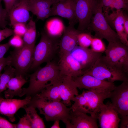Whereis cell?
I'll list each match as a JSON object with an SVG mask.
<instances>
[{
    "instance_id": "836d02e7",
    "label": "cell",
    "mask_w": 128,
    "mask_h": 128,
    "mask_svg": "<svg viewBox=\"0 0 128 128\" xmlns=\"http://www.w3.org/2000/svg\"><path fill=\"white\" fill-rule=\"evenodd\" d=\"M8 16V13L5 9H3L1 2L0 3V30L4 29L8 24L6 21L7 17Z\"/></svg>"
},
{
    "instance_id": "f6af8a7d",
    "label": "cell",
    "mask_w": 128,
    "mask_h": 128,
    "mask_svg": "<svg viewBox=\"0 0 128 128\" xmlns=\"http://www.w3.org/2000/svg\"><path fill=\"white\" fill-rule=\"evenodd\" d=\"M101 2L103 8L104 7L106 9H107L106 11H107V9L109 8H111V0H101Z\"/></svg>"
},
{
    "instance_id": "7402d4cb",
    "label": "cell",
    "mask_w": 128,
    "mask_h": 128,
    "mask_svg": "<svg viewBox=\"0 0 128 128\" xmlns=\"http://www.w3.org/2000/svg\"><path fill=\"white\" fill-rule=\"evenodd\" d=\"M24 77L17 75L12 78L9 81L6 89L4 91L5 98H12L15 96L20 97L22 92V87L27 82Z\"/></svg>"
},
{
    "instance_id": "44dd1931",
    "label": "cell",
    "mask_w": 128,
    "mask_h": 128,
    "mask_svg": "<svg viewBox=\"0 0 128 128\" xmlns=\"http://www.w3.org/2000/svg\"><path fill=\"white\" fill-rule=\"evenodd\" d=\"M97 118L85 113L71 110L69 121L71 128H98Z\"/></svg>"
},
{
    "instance_id": "d590c367",
    "label": "cell",
    "mask_w": 128,
    "mask_h": 128,
    "mask_svg": "<svg viewBox=\"0 0 128 128\" xmlns=\"http://www.w3.org/2000/svg\"><path fill=\"white\" fill-rule=\"evenodd\" d=\"M51 7L48 8L38 10L33 14L36 15L38 19L44 20L50 16Z\"/></svg>"
},
{
    "instance_id": "e575fe53",
    "label": "cell",
    "mask_w": 128,
    "mask_h": 128,
    "mask_svg": "<svg viewBox=\"0 0 128 128\" xmlns=\"http://www.w3.org/2000/svg\"><path fill=\"white\" fill-rule=\"evenodd\" d=\"M111 8L116 10L128 9V0H111Z\"/></svg>"
},
{
    "instance_id": "f546056e",
    "label": "cell",
    "mask_w": 128,
    "mask_h": 128,
    "mask_svg": "<svg viewBox=\"0 0 128 128\" xmlns=\"http://www.w3.org/2000/svg\"><path fill=\"white\" fill-rule=\"evenodd\" d=\"M88 30L82 31L77 37L78 44L82 47L88 48L91 46L93 38L90 32Z\"/></svg>"
},
{
    "instance_id": "9c48e42d",
    "label": "cell",
    "mask_w": 128,
    "mask_h": 128,
    "mask_svg": "<svg viewBox=\"0 0 128 128\" xmlns=\"http://www.w3.org/2000/svg\"><path fill=\"white\" fill-rule=\"evenodd\" d=\"M77 88L101 92L111 91L115 86L114 82L101 80L87 73L72 78Z\"/></svg>"
},
{
    "instance_id": "74e56055",
    "label": "cell",
    "mask_w": 128,
    "mask_h": 128,
    "mask_svg": "<svg viewBox=\"0 0 128 128\" xmlns=\"http://www.w3.org/2000/svg\"><path fill=\"white\" fill-rule=\"evenodd\" d=\"M14 35L13 30L6 27L0 30V43L6 38Z\"/></svg>"
},
{
    "instance_id": "60d3db41",
    "label": "cell",
    "mask_w": 128,
    "mask_h": 128,
    "mask_svg": "<svg viewBox=\"0 0 128 128\" xmlns=\"http://www.w3.org/2000/svg\"><path fill=\"white\" fill-rule=\"evenodd\" d=\"M5 4V9L8 14L12 8L16 4L19 0H2Z\"/></svg>"
},
{
    "instance_id": "277c9868",
    "label": "cell",
    "mask_w": 128,
    "mask_h": 128,
    "mask_svg": "<svg viewBox=\"0 0 128 128\" xmlns=\"http://www.w3.org/2000/svg\"><path fill=\"white\" fill-rule=\"evenodd\" d=\"M103 9L101 2L95 10L87 29L94 32V37L105 39L109 42L120 41L117 33L107 21Z\"/></svg>"
},
{
    "instance_id": "681fc988",
    "label": "cell",
    "mask_w": 128,
    "mask_h": 128,
    "mask_svg": "<svg viewBox=\"0 0 128 128\" xmlns=\"http://www.w3.org/2000/svg\"><path fill=\"white\" fill-rule=\"evenodd\" d=\"M2 0H0V3L1 2V1Z\"/></svg>"
},
{
    "instance_id": "1f68e13d",
    "label": "cell",
    "mask_w": 128,
    "mask_h": 128,
    "mask_svg": "<svg viewBox=\"0 0 128 128\" xmlns=\"http://www.w3.org/2000/svg\"><path fill=\"white\" fill-rule=\"evenodd\" d=\"M10 46L15 48H21L24 46L23 39L22 37L18 35H14L8 42Z\"/></svg>"
},
{
    "instance_id": "c3c4849f",
    "label": "cell",
    "mask_w": 128,
    "mask_h": 128,
    "mask_svg": "<svg viewBox=\"0 0 128 128\" xmlns=\"http://www.w3.org/2000/svg\"><path fill=\"white\" fill-rule=\"evenodd\" d=\"M45 0L55 1V0Z\"/></svg>"
},
{
    "instance_id": "b9f144b4",
    "label": "cell",
    "mask_w": 128,
    "mask_h": 128,
    "mask_svg": "<svg viewBox=\"0 0 128 128\" xmlns=\"http://www.w3.org/2000/svg\"><path fill=\"white\" fill-rule=\"evenodd\" d=\"M10 46L8 42L3 44H0V59L4 57Z\"/></svg>"
},
{
    "instance_id": "e0dca14e",
    "label": "cell",
    "mask_w": 128,
    "mask_h": 128,
    "mask_svg": "<svg viewBox=\"0 0 128 128\" xmlns=\"http://www.w3.org/2000/svg\"><path fill=\"white\" fill-rule=\"evenodd\" d=\"M81 31L75 29L74 26L65 27L59 41L60 57L70 53L77 46L78 36Z\"/></svg>"
},
{
    "instance_id": "8d00e7d4",
    "label": "cell",
    "mask_w": 128,
    "mask_h": 128,
    "mask_svg": "<svg viewBox=\"0 0 128 128\" xmlns=\"http://www.w3.org/2000/svg\"><path fill=\"white\" fill-rule=\"evenodd\" d=\"M30 122L26 114L19 118V121L16 124V128H31Z\"/></svg>"
},
{
    "instance_id": "7bdbcfd3",
    "label": "cell",
    "mask_w": 128,
    "mask_h": 128,
    "mask_svg": "<svg viewBox=\"0 0 128 128\" xmlns=\"http://www.w3.org/2000/svg\"><path fill=\"white\" fill-rule=\"evenodd\" d=\"M120 128H128V115L121 116Z\"/></svg>"
},
{
    "instance_id": "3957f363",
    "label": "cell",
    "mask_w": 128,
    "mask_h": 128,
    "mask_svg": "<svg viewBox=\"0 0 128 128\" xmlns=\"http://www.w3.org/2000/svg\"><path fill=\"white\" fill-rule=\"evenodd\" d=\"M104 58L115 71L128 77V46L120 41L109 42Z\"/></svg>"
},
{
    "instance_id": "4316f807",
    "label": "cell",
    "mask_w": 128,
    "mask_h": 128,
    "mask_svg": "<svg viewBox=\"0 0 128 128\" xmlns=\"http://www.w3.org/2000/svg\"><path fill=\"white\" fill-rule=\"evenodd\" d=\"M4 69V72L0 74V94L6 89L9 80L15 76V69L11 66H7Z\"/></svg>"
},
{
    "instance_id": "d6a6232c",
    "label": "cell",
    "mask_w": 128,
    "mask_h": 128,
    "mask_svg": "<svg viewBox=\"0 0 128 128\" xmlns=\"http://www.w3.org/2000/svg\"><path fill=\"white\" fill-rule=\"evenodd\" d=\"M14 35H16L23 37L27 29L26 24L23 23H18L13 26Z\"/></svg>"
},
{
    "instance_id": "83f0119b",
    "label": "cell",
    "mask_w": 128,
    "mask_h": 128,
    "mask_svg": "<svg viewBox=\"0 0 128 128\" xmlns=\"http://www.w3.org/2000/svg\"><path fill=\"white\" fill-rule=\"evenodd\" d=\"M57 0H28L29 10L33 14L37 10L50 8Z\"/></svg>"
},
{
    "instance_id": "2e32d148",
    "label": "cell",
    "mask_w": 128,
    "mask_h": 128,
    "mask_svg": "<svg viewBox=\"0 0 128 128\" xmlns=\"http://www.w3.org/2000/svg\"><path fill=\"white\" fill-rule=\"evenodd\" d=\"M60 97L62 102L66 106H70L74 97L78 94L77 87L70 76L62 75L58 81Z\"/></svg>"
},
{
    "instance_id": "7dc6e473",
    "label": "cell",
    "mask_w": 128,
    "mask_h": 128,
    "mask_svg": "<svg viewBox=\"0 0 128 128\" xmlns=\"http://www.w3.org/2000/svg\"><path fill=\"white\" fill-rule=\"evenodd\" d=\"M2 93L0 94V97H2Z\"/></svg>"
},
{
    "instance_id": "484cf974",
    "label": "cell",
    "mask_w": 128,
    "mask_h": 128,
    "mask_svg": "<svg viewBox=\"0 0 128 128\" xmlns=\"http://www.w3.org/2000/svg\"><path fill=\"white\" fill-rule=\"evenodd\" d=\"M36 34V23L31 19L27 25L26 31L23 37L24 45L27 46L35 45Z\"/></svg>"
},
{
    "instance_id": "ac0fdd59",
    "label": "cell",
    "mask_w": 128,
    "mask_h": 128,
    "mask_svg": "<svg viewBox=\"0 0 128 128\" xmlns=\"http://www.w3.org/2000/svg\"><path fill=\"white\" fill-rule=\"evenodd\" d=\"M104 13L110 27L115 30L120 42L128 46V35L125 32L123 27V12L121 10H116L110 14L108 11Z\"/></svg>"
},
{
    "instance_id": "30bf717a",
    "label": "cell",
    "mask_w": 128,
    "mask_h": 128,
    "mask_svg": "<svg viewBox=\"0 0 128 128\" xmlns=\"http://www.w3.org/2000/svg\"><path fill=\"white\" fill-rule=\"evenodd\" d=\"M112 104L121 116L128 115V82L115 86L110 97Z\"/></svg>"
},
{
    "instance_id": "52a82bcc",
    "label": "cell",
    "mask_w": 128,
    "mask_h": 128,
    "mask_svg": "<svg viewBox=\"0 0 128 128\" xmlns=\"http://www.w3.org/2000/svg\"><path fill=\"white\" fill-rule=\"evenodd\" d=\"M84 73L89 74L99 79L112 82L116 81L128 82V77L115 71L107 63L103 56L102 55L92 68Z\"/></svg>"
},
{
    "instance_id": "ffe728a7",
    "label": "cell",
    "mask_w": 128,
    "mask_h": 128,
    "mask_svg": "<svg viewBox=\"0 0 128 128\" xmlns=\"http://www.w3.org/2000/svg\"><path fill=\"white\" fill-rule=\"evenodd\" d=\"M29 10L28 0H19L9 11L8 16L10 25L18 23L26 24L31 19Z\"/></svg>"
},
{
    "instance_id": "f35d334b",
    "label": "cell",
    "mask_w": 128,
    "mask_h": 128,
    "mask_svg": "<svg viewBox=\"0 0 128 128\" xmlns=\"http://www.w3.org/2000/svg\"><path fill=\"white\" fill-rule=\"evenodd\" d=\"M16 124L12 123L0 116V128H16Z\"/></svg>"
},
{
    "instance_id": "5bb4252c",
    "label": "cell",
    "mask_w": 128,
    "mask_h": 128,
    "mask_svg": "<svg viewBox=\"0 0 128 128\" xmlns=\"http://www.w3.org/2000/svg\"><path fill=\"white\" fill-rule=\"evenodd\" d=\"M31 98L27 96L24 99H4L0 97V114L4 115L12 122L15 120V114L20 108H23L29 103Z\"/></svg>"
},
{
    "instance_id": "f1b7e54d",
    "label": "cell",
    "mask_w": 128,
    "mask_h": 128,
    "mask_svg": "<svg viewBox=\"0 0 128 128\" xmlns=\"http://www.w3.org/2000/svg\"><path fill=\"white\" fill-rule=\"evenodd\" d=\"M72 101L74 102L70 107L71 110L88 113L87 101L82 94L75 96Z\"/></svg>"
},
{
    "instance_id": "bcb514c9",
    "label": "cell",
    "mask_w": 128,
    "mask_h": 128,
    "mask_svg": "<svg viewBox=\"0 0 128 128\" xmlns=\"http://www.w3.org/2000/svg\"><path fill=\"white\" fill-rule=\"evenodd\" d=\"M60 120H56L54 121V123L53 125L50 127L51 128H59V125Z\"/></svg>"
},
{
    "instance_id": "ab89813d",
    "label": "cell",
    "mask_w": 128,
    "mask_h": 128,
    "mask_svg": "<svg viewBox=\"0 0 128 128\" xmlns=\"http://www.w3.org/2000/svg\"><path fill=\"white\" fill-rule=\"evenodd\" d=\"M11 58L10 55L6 58L3 57L0 59V74L2 70L7 66L10 65Z\"/></svg>"
},
{
    "instance_id": "ba28073f",
    "label": "cell",
    "mask_w": 128,
    "mask_h": 128,
    "mask_svg": "<svg viewBox=\"0 0 128 128\" xmlns=\"http://www.w3.org/2000/svg\"><path fill=\"white\" fill-rule=\"evenodd\" d=\"M78 25L77 29L86 30L96 8L101 0H74Z\"/></svg>"
},
{
    "instance_id": "cb8c5ba5",
    "label": "cell",
    "mask_w": 128,
    "mask_h": 128,
    "mask_svg": "<svg viewBox=\"0 0 128 128\" xmlns=\"http://www.w3.org/2000/svg\"><path fill=\"white\" fill-rule=\"evenodd\" d=\"M59 80L35 96L49 101H61L58 82Z\"/></svg>"
},
{
    "instance_id": "9a60e30c",
    "label": "cell",
    "mask_w": 128,
    "mask_h": 128,
    "mask_svg": "<svg viewBox=\"0 0 128 128\" xmlns=\"http://www.w3.org/2000/svg\"><path fill=\"white\" fill-rule=\"evenodd\" d=\"M111 92H99L90 90L83 91L82 94L87 101L88 113L97 118V114L104 104V101L110 98Z\"/></svg>"
},
{
    "instance_id": "ee69618b",
    "label": "cell",
    "mask_w": 128,
    "mask_h": 128,
    "mask_svg": "<svg viewBox=\"0 0 128 128\" xmlns=\"http://www.w3.org/2000/svg\"><path fill=\"white\" fill-rule=\"evenodd\" d=\"M123 27L124 31L128 35V16L127 14L123 12Z\"/></svg>"
},
{
    "instance_id": "5b68a950",
    "label": "cell",
    "mask_w": 128,
    "mask_h": 128,
    "mask_svg": "<svg viewBox=\"0 0 128 128\" xmlns=\"http://www.w3.org/2000/svg\"><path fill=\"white\" fill-rule=\"evenodd\" d=\"M57 39L42 32L38 44L33 50L32 61L30 69H34L44 62L51 61L59 47Z\"/></svg>"
},
{
    "instance_id": "8992f818",
    "label": "cell",
    "mask_w": 128,
    "mask_h": 128,
    "mask_svg": "<svg viewBox=\"0 0 128 128\" xmlns=\"http://www.w3.org/2000/svg\"><path fill=\"white\" fill-rule=\"evenodd\" d=\"M35 45H24L22 47L15 48L11 52L10 65L15 69V76H24L30 68L32 61L34 49Z\"/></svg>"
},
{
    "instance_id": "d4e9b609",
    "label": "cell",
    "mask_w": 128,
    "mask_h": 128,
    "mask_svg": "<svg viewBox=\"0 0 128 128\" xmlns=\"http://www.w3.org/2000/svg\"><path fill=\"white\" fill-rule=\"evenodd\" d=\"M31 124V128H44L46 127L42 119L37 114L36 108L26 106L23 108Z\"/></svg>"
},
{
    "instance_id": "8fae6325",
    "label": "cell",
    "mask_w": 128,
    "mask_h": 128,
    "mask_svg": "<svg viewBox=\"0 0 128 128\" xmlns=\"http://www.w3.org/2000/svg\"><path fill=\"white\" fill-rule=\"evenodd\" d=\"M102 53L77 45L70 54L79 63L84 74L92 68Z\"/></svg>"
},
{
    "instance_id": "7a4b0ae2",
    "label": "cell",
    "mask_w": 128,
    "mask_h": 128,
    "mask_svg": "<svg viewBox=\"0 0 128 128\" xmlns=\"http://www.w3.org/2000/svg\"><path fill=\"white\" fill-rule=\"evenodd\" d=\"M27 106L37 108L47 121L61 120L65 124L66 128H70L71 109L61 101H49L35 96L31 97Z\"/></svg>"
},
{
    "instance_id": "7c38bea8",
    "label": "cell",
    "mask_w": 128,
    "mask_h": 128,
    "mask_svg": "<svg viewBox=\"0 0 128 128\" xmlns=\"http://www.w3.org/2000/svg\"><path fill=\"white\" fill-rule=\"evenodd\" d=\"M51 6L50 16H58L66 18L69 25L73 26L78 22L74 0H58Z\"/></svg>"
},
{
    "instance_id": "6da1fadb",
    "label": "cell",
    "mask_w": 128,
    "mask_h": 128,
    "mask_svg": "<svg viewBox=\"0 0 128 128\" xmlns=\"http://www.w3.org/2000/svg\"><path fill=\"white\" fill-rule=\"evenodd\" d=\"M62 75L58 65L51 61L47 63L44 66L29 75V86L23 88L20 97L25 95L32 97L36 95L56 82Z\"/></svg>"
},
{
    "instance_id": "d6986e66",
    "label": "cell",
    "mask_w": 128,
    "mask_h": 128,
    "mask_svg": "<svg viewBox=\"0 0 128 128\" xmlns=\"http://www.w3.org/2000/svg\"><path fill=\"white\" fill-rule=\"evenodd\" d=\"M58 65L61 75L74 78L84 74L79 63L70 53L60 57Z\"/></svg>"
},
{
    "instance_id": "4fadbf2b",
    "label": "cell",
    "mask_w": 128,
    "mask_h": 128,
    "mask_svg": "<svg viewBox=\"0 0 128 128\" xmlns=\"http://www.w3.org/2000/svg\"><path fill=\"white\" fill-rule=\"evenodd\" d=\"M118 114L108 101L101 106L97 118L101 128H118L120 119Z\"/></svg>"
},
{
    "instance_id": "4dcf8cb0",
    "label": "cell",
    "mask_w": 128,
    "mask_h": 128,
    "mask_svg": "<svg viewBox=\"0 0 128 128\" xmlns=\"http://www.w3.org/2000/svg\"><path fill=\"white\" fill-rule=\"evenodd\" d=\"M91 49L96 52L103 53L106 49L105 45L102 39L93 37L91 44Z\"/></svg>"
},
{
    "instance_id": "603a6c76",
    "label": "cell",
    "mask_w": 128,
    "mask_h": 128,
    "mask_svg": "<svg viewBox=\"0 0 128 128\" xmlns=\"http://www.w3.org/2000/svg\"><path fill=\"white\" fill-rule=\"evenodd\" d=\"M65 27L62 21L57 18L49 20L45 26L46 33L50 36L56 38L62 35Z\"/></svg>"
}]
</instances>
